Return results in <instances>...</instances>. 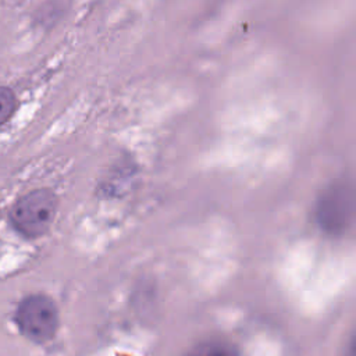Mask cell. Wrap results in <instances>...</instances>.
Listing matches in <instances>:
<instances>
[{"mask_svg": "<svg viewBox=\"0 0 356 356\" xmlns=\"http://www.w3.org/2000/svg\"><path fill=\"white\" fill-rule=\"evenodd\" d=\"M57 196L50 189H35L21 196L10 211L15 229L28 238L43 235L51 225L57 211Z\"/></svg>", "mask_w": 356, "mask_h": 356, "instance_id": "obj_1", "label": "cell"}, {"mask_svg": "<svg viewBox=\"0 0 356 356\" xmlns=\"http://www.w3.org/2000/svg\"><path fill=\"white\" fill-rule=\"evenodd\" d=\"M355 209L353 188L346 181L330 184L317 202V221L330 234L343 232L352 221Z\"/></svg>", "mask_w": 356, "mask_h": 356, "instance_id": "obj_2", "label": "cell"}, {"mask_svg": "<svg viewBox=\"0 0 356 356\" xmlns=\"http://www.w3.org/2000/svg\"><path fill=\"white\" fill-rule=\"evenodd\" d=\"M17 324L21 332L32 341L50 339L58 325V313L54 302L44 295L25 298L17 310Z\"/></svg>", "mask_w": 356, "mask_h": 356, "instance_id": "obj_3", "label": "cell"}, {"mask_svg": "<svg viewBox=\"0 0 356 356\" xmlns=\"http://www.w3.org/2000/svg\"><path fill=\"white\" fill-rule=\"evenodd\" d=\"M191 356H239L234 346L222 342H209L199 345Z\"/></svg>", "mask_w": 356, "mask_h": 356, "instance_id": "obj_4", "label": "cell"}, {"mask_svg": "<svg viewBox=\"0 0 356 356\" xmlns=\"http://www.w3.org/2000/svg\"><path fill=\"white\" fill-rule=\"evenodd\" d=\"M17 99L14 92L7 86H0V125H3L15 111Z\"/></svg>", "mask_w": 356, "mask_h": 356, "instance_id": "obj_5", "label": "cell"}]
</instances>
